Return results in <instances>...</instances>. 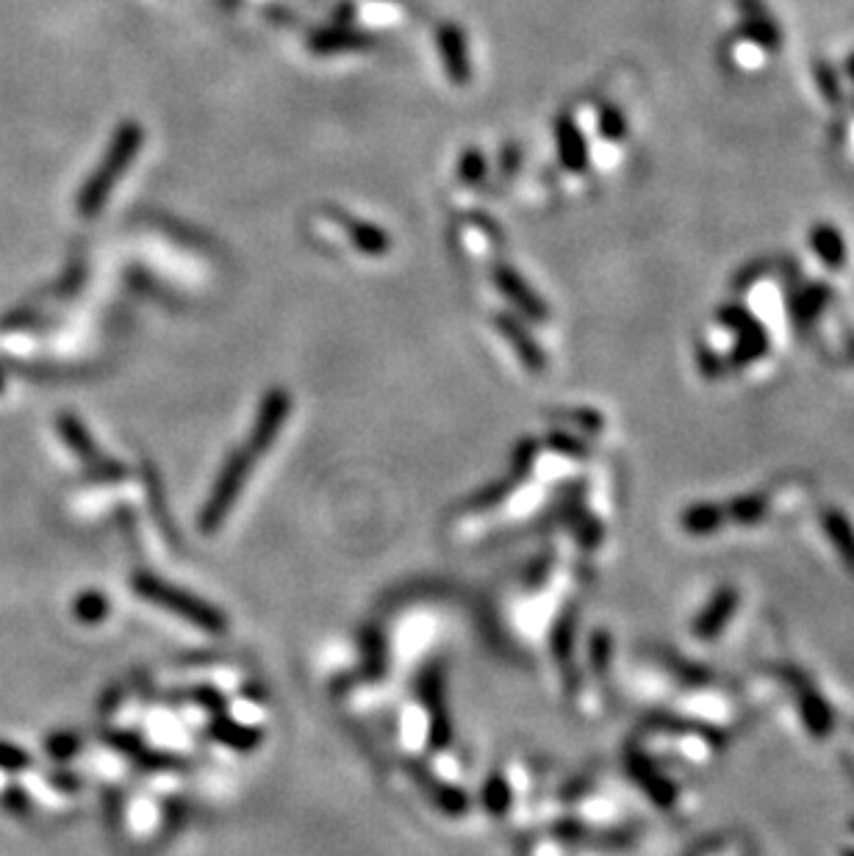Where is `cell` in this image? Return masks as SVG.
I'll list each match as a JSON object with an SVG mask.
<instances>
[{
	"label": "cell",
	"mask_w": 854,
	"mask_h": 856,
	"mask_svg": "<svg viewBox=\"0 0 854 856\" xmlns=\"http://www.w3.org/2000/svg\"><path fill=\"white\" fill-rule=\"evenodd\" d=\"M827 532H830V538L835 541V547L841 549L843 558L849 560V563L854 565V532H852V524L843 521V516H838V513H827Z\"/></svg>",
	"instance_id": "obj_9"
},
{
	"label": "cell",
	"mask_w": 854,
	"mask_h": 856,
	"mask_svg": "<svg viewBox=\"0 0 854 856\" xmlns=\"http://www.w3.org/2000/svg\"><path fill=\"white\" fill-rule=\"evenodd\" d=\"M250 469V458H247L245 453H239L236 458L231 460V466L225 469V474H222L220 485H217L214 496H211V505L209 511H206V529H214V524L220 521L222 511H227V505H231V500L236 496V491H239V482L242 477H245V471Z\"/></svg>",
	"instance_id": "obj_3"
},
{
	"label": "cell",
	"mask_w": 854,
	"mask_h": 856,
	"mask_svg": "<svg viewBox=\"0 0 854 856\" xmlns=\"http://www.w3.org/2000/svg\"><path fill=\"white\" fill-rule=\"evenodd\" d=\"M496 325H500L502 333L508 336L511 344H516V350H519L522 361H525L527 366H541V355H538L536 347L530 344V339H527V336L522 333L516 321H511V319H505V316H500V319H496Z\"/></svg>",
	"instance_id": "obj_8"
},
{
	"label": "cell",
	"mask_w": 854,
	"mask_h": 856,
	"mask_svg": "<svg viewBox=\"0 0 854 856\" xmlns=\"http://www.w3.org/2000/svg\"><path fill=\"white\" fill-rule=\"evenodd\" d=\"M350 242L359 247V250L370 253V256H381L388 250V236L381 227L370 225V222H355V220H341Z\"/></svg>",
	"instance_id": "obj_6"
},
{
	"label": "cell",
	"mask_w": 854,
	"mask_h": 856,
	"mask_svg": "<svg viewBox=\"0 0 854 856\" xmlns=\"http://www.w3.org/2000/svg\"><path fill=\"white\" fill-rule=\"evenodd\" d=\"M139 588L144 590V596H150V599L155 601H162V605L173 607V610H180V615H189V619H195L198 624H206V626H220V621L211 619V613L206 610V607H200L198 601H191V599H184L180 594H175V590H167L164 585L159 583H150V579H139Z\"/></svg>",
	"instance_id": "obj_4"
},
{
	"label": "cell",
	"mask_w": 854,
	"mask_h": 856,
	"mask_svg": "<svg viewBox=\"0 0 854 856\" xmlns=\"http://www.w3.org/2000/svg\"><path fill=\"white\" fill-rule=\"evenodd\" d=\"M142 148V128L137 122H126V126L117 131V137L108 144L106 155L101 159L97 169L92 173V178L86 180L81 195H78V211L81 216H95L97 211L106 206L108 195L117 184H120L122 173L128 169V164L133 161V155Z\"/></svg>",
	"instance_id": "obj_1"
},
{
	"label": "cell",
	"mask_w": 854,
	"mask_h": 856,
	"mask_svg": "<svg viewBox=\"0 0 854 856\" xmlns=\"http://www.w3.org/2000/svg\"><path fill=\"white\" fill-rule=\"evenodd\" d=\"M438 54H442L444 70L453 78L455 84L464 86L472 75V67H469V54H466V39L455 25H442L436 36Z\"/></svg>",
	"instance_id": "obj_2"
},
{
	"label": "cell",
	"mask_w": 854,
	"mask_h": 856,
	"mask_svg": "<svg viewBox=\"0 0 854 856\" xmlns=\"http://www.w3.org/2000/svg\"><path fill=\"white\" fill-rule=\"evenodd\" d=\"M494 280H496V285H500V292L505 294V297L514 300V303L519 305L522 310H527V314H530V316H538V319H541V316H543L541 303H538L536 294H533L530 289H527L525 280H522L519 274L514 272V269L496 267L494 269Z\"/></svg>",
	"instance_id": "obj_5"
},
{
	"label": "cell",
	"mask_w": 854,
	"mask_h": 856,
	"mask_svg": "<svg viewBox=\"0 0 854 856\" xmlns=\"http://www.w3.org/2000/svg\"><path fill=\"white\" fill-rule=\"evenodd\" d=\"M729 607H733V590H724L722 596L716 599V607H707L705 613H702V621L697 624V632L699 635H716L718 630H722V624L727 621V613H729Z\"/></svg>",
	"instance_id": "obj_7"
},
{
	"label": "cell",
	"mask_w": 854,
	"mask_h": 856,
	"mask_svg": "<svg viewBox=\"0 0 854 856\" xmlns=\"http://www.w3.org/2000/svg\"><path fill=\"white\" fill-rule=\"evenodd\" d=\"M480 173H483V159H480L478 153L466 155L464 164H460V178H464L466 184H475V180L480 178Z\"/></svg>",
	"instance_id": "obj_10"
}]
</instances>
